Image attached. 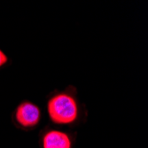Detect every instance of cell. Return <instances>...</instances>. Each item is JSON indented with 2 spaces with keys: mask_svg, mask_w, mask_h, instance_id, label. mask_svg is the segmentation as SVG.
I'll return each mask as SVG.
<instances>
[{
  "mask_svg": "<svg viewBox=\"0 0 148 148\" xmlns=\"http://www.w3.org/2000/svg\"><path fill=\"white\" fill-rule=\"evenodd\" d=\"M47 108L51 120L58 124L71 123L77 117L76 102L66 93H60L51 98L48 102Z\"/></svg>",
  "mask_w": 148,
  "mask_h": 148,
  "instance_id": "6da1fadb",
  "label": "cell"
},
{
  "mask_svg": "<svg viewBox=\"0 0 148 148\" xmlns=\"http://www.w3.org/2000/svg\"><path fill=\"white\" fill-rule=\"evenodd\" d=\"M44 148H71V142L66 134L51 130L44 137Z\"/></svg>",
  "mask_w": 148,
  "mask_h": 148,
  "instance_id": "3957f363",
  "label": "cell"
},
{
  "mask_svg": "<svg viewBox=\"0 0 148 148\" xmlns=\"http://www.w3.org/2000/svg\"><path fill=\"white\" fill-rule=\"evenodd\" d=\"M7 61V57L5 53L0 50V66H3L4 64H5Z\"/></svg>",
  "mask_w": 148,
  "mask_h": 148,
  "instance_id": "277c9868",
  "label": "cell"
},
{
  "mask_svg": "<svg viewBox=\"0 0 148 148\" xmlns=\"http://www.w3.org/2000/svg\"><path fill=\"white\" fill-rule=\"evenodd\" d=\"M40 119V110L38 107L30 103H21L16 111L17 122L24 127H33L36 125Z\"/></svg>",
  "mask_w": 148,
  "mask_h": 148,
  "instance_id": "7a4b0ae2",
  "label": "cell"
}]
</instances>
